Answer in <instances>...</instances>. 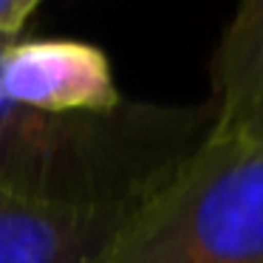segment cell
I'll use <instances>...</instances> for the list:
<instances>
[{
	"label": "cell",
	"instance_id": "5b68a950",
	"mask_svg": "<svg viewBox=\"0 0 263 263\" xmlns=\"http://www.w3.org/2000/svg\"><path fill=\"white\" fill-rule=\"evenodd\" d=\"M263 85V0L235 12L212 57V122L240 110Z\"/></svg>",
	"mask_w": 263,
	"mask_h": 263
},
{
	"label": "cell",
	"instance_id": "277c9868",
	"mask_svg": "<svg viewBox=\"0 0 263 263\" xmlns=\"http://www.w3.org/2000/svg\"><path fill=\"white\" fill-rule=\"evenodd\" d=\"M130 210H63L0 193V263H105Z\"/></svg>",
	"mask_w": 263,
	"mask_h": 263
},
{
	"label": "cell",
	"instance_id": "8992f818",
	"mask_svg": "<svg viewBox=\"0 0 263 263\" xmlns=\"http://www.w3.org/2000/svg\"><path fill=\"white\" fill-rule=\"evenodd\" d=\"M206 136L218 139H240V142L263 144V85L240 110H235L223 122H210Z\"/></svg>",
	"mask_w": 263,
	"mask_h": 263
},
{
	"label": "cell",
	"instance_id": "3957f363",
	"mask_svg": "<svg viewBox=\"0 0 263 263\" xmlns=\"http://www.w3.org/2000/svg\"><path fill=\"white\" fill-rule=\"evenodd\" d=\"M0 91L48 114H102L122 105L108 57L80 40H12L0 54Z\"/></svg>",
	"mask_w": 263,
	"mask_h": 263
},
{
	"label": "cell",
	"instance_id": "7a4b0ae2",
	"mask_svg": "<svg viewBox=\"0 0 263 263\" xmlns=\"http://www.w3.org/2000/svg\"><path fill=\"white\" fill-rule=\"evenodd\" d=\"M105 263H263V144L204 136L122 218Z\"/></svg>",
	"mask_w": 263,
	"mask_h": 263
},
{
	"label": "cell",
	"instance_id": "52a82bcc",
	"mask_svg": "<svg viewBox=\"0 0 263 263\" xmlns=\"http://www.w3.org/2000/svg\"><path fill=\"white\" fill-rule=\"evenodd\" d=\"M37 0H0V37H17L37 12Z\"/></svg>",
	"mask_w": 263,
	"mask_h": 263
},
{
	"label": "cell",
	"instance_id": "6da1fadb",
	"mask_svg": "<svg viewBox=\"0 0 263 263\" xmlns=\"http://www.w3.org/2000/svg\"><path fill=\"white\" fill-rule=\"evenodd\" d=\"M12 37H0V54ZM181 110L48 114L0 91V193L63 210H133L195 144Z\"/></svg>",
	"mask_w": 263,
	"mask_h": 263
}]
</instances>
